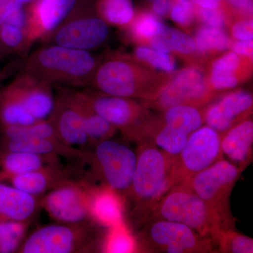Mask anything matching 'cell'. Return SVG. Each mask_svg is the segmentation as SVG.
<instances>
[{
  "label": "cell",
  "instance_id": "cell-9",
  "mask_svg": "<svg viewBox=\"0 0 253 253\" xmlns=\"http://www.w3.org/2000/svg\"><path fill=\"white\" fill-rule=\"evenodd\" d=\"M221 134L211 126H200L191 133L183 149L174 156L168 175V187L186 182L222 158Z\"/></svg>",
  "mask_w": 253,
  "mask_h": 253
},
{
  "label": "cell",
  "instance_id": "cell-15",
  "mask_svg": "<svg viewBox=\"0 0 253 253\" xmlns=\"http://www.w3.org/2000/svg\"><path fill=\"white\" fill-rule=\"evenodd\" d=\"M52 86L28 73H22L4 89L26 108L36 120L46 119L54 104Z\"/></svg>",
  "mask_w": 253,
  "mask_h": 253
},
{
  "label": "cell",
  "instance_id": "cell-26",
  "mask_svg": "<svg viewBox=\"0 0 253 253\" xmlns=\"http://www.w3.org/2000/svg\"><path fill=\"white\" fill-rule=\"evenodd\" d=\"M158 123L190 135L204 123L203 113L195 106L176 105L164 110L162 119Z\"/></svg>",
  "mask_w": 253,
  "mask_h": 253
},
{
  "label": "cell",
  "instance_id": "cell-17",
  "mask_svg": "<svg viewBox=\"0 0 253 253\" xmlns=\"http://www.w3.org/2000/svg\"><path fill=\"white\" fill-rule=\"evenodd\" d=\"M83 174L84 171L79 166H66L60 160L14 176L9 182L11 185L32 196L42 197L51 190Z\"/></svg>",
  "mask_w": 253,
  "mask_h": 253
},
{
  "label": "cell",
  "instance_id": "cell-37",
  "mask_svg": "<svg viewBox=\"0 0 253 253\" xmlns=\"http://www.w3.org/2000/svg\"><path fill=\"white\" fill-rule=\"evenodd\" d=\"M169 14L174 22L189 26L194 21L196 6L190 0H173Z\"/></svg>",
  "mask_w": 253,
  "mask_h": 253
},
{
  "label": "cell",
  "instance_id": "cell-39",
  "mask_svg": "<svg viewBox=\"0 0 253 253\" xmlns=\"http://www.w3.org/2000/svg\"><path fill=\"white\" fill-rule=\"evenodd\" d=\"M240 63L239 55L234 51L228 53L213 62L211 73L234 74L239 67Z\"/></svg>",
  "mask_w": 253,
  "mask_h": 253
},
{
  "label": "cell",
  "instance_id": "cell-28",
  "mask_svg": "<svg viewBox=\"0 0 253 253\" xmlns=\"http://www.w3.org/2000/svg\"><path fill=\"white\" fill-rule=\"evenodd\" d=\"M152 47L163 52L191 54L196 51L195 41L189 35L163 25L161 31L150 40Z\"/></svg>",
  "mask_w": 253,
  "mask_h": 253
},
{
  "label": "cell",
  "instance_id": "cell-24",
  "mask_svg": "<svg viewBox=\"0 0 253 253\" xmlns=\"http://www.w3.org/2000/svg\"><path fill=\"white\" fill-rule=\"evenodd\" d=\"M31 46L28 40L26 9L20 8L6 20L0 30L1 58L21 54Z\"/></svg>",
  "mask_w": 253,
  "mask_h": 253
},
{
  "label": "cell",
  "instance_id": "cell-35",
  "mask_svg": "<svg viewBox=\"0 0 253 253\" xmlns=\"http://www.w3.org/2000/svg\"><path fill=\"white\" fill-rule=\"evenodd\" d=\"M136 57L141 61H146L154 68L166 73H172L176 69L174 59L168 54L154 48L139 46L135 50Z\"/></svg>",
  "mask_w": 253,
  "mask_h": 253
},
{
  "label": "cell",
  "instance_id": "cell-46",
  "mask_svg": "<svg viewBox=\"0 0 253 253\" xmlns=\"http://www.w3.org/2000/svg\"><path fill=\"white\" fill-rule=\"evenodd\" d=\"M196 6L203 8H214L221 7V5L226 0H190Z\"/></svg>",
  "mask_w": 253,
  "mask_h": 253
},
{
  "label": "cell",
  "instance_id": "cell-5",
  "mask_svg": "<svg viewBox=\"0 0 253 253\" xmlns=\"http://www.w3.org/2000/svg\"><path fill=\"white\" fill-rule=\"evenodd\" d=\"M101 228L93 221L41 226L26 236L17 253L99 252L105 234Z\"/></svg>",
  "mask_w": 253,
  "mask_h": 253
},
{
  "label": "cell",
  "instance_id": "cell-44",
  "mask_svg": "<svg viewBox=\"0 0 253 253\" xmlns=\"http://www.w3.org/2000/svg\"><path fill=\"white\" fill-rule=\"evenodd\" d=\"M151 2L154 14L160 17H164L170 11L173 0H154Z\"/></svg>",
  "mask_w": 253,
  "mask_h": 253
},
{
  "label": "cell",
  "instance_id": "cell-1",
  "mask_svg": "<svg viewBox=\"0 0 253 253\" xmlns=\"http://www.w3.org/2000/svg\"><path fill=\"white\" fill-rule=\"evenodd\" d=\"M99 64L90 51L49 44L28 56L23 73L51 85L81 87L89 86Z\"/></svg>",
  "mask_w": 253,
  "mask_h": 253
},
{
  "label": "cell",
  "instance_id": "cell-12",
  "mask_svg": "<svg viewBox=\"0 0 253 253\" xmlns=\"http://www.w3.org/2000/svg\"><path fill=\"white\" fill-rule=\"evenodd\" d=\"M140 80V73L132 63L115 58L99 64L89 86L111 96L146 98Z\"/></svg>",
  "mask_w": 253,
  "mask_h": 253
},
{
  "label": "cell",
  "instance_id": "cell-4",
  "mask_svg": "<svg viewBox=\"0 0 253 253\" xmlns=\"http://www.w3.org/2000/svg\"><path fill=\"white\" fill-rule=\"evenodd\" d=\"M154 219L184 224L213 244L221 230L228 229L214 211L184 183L172 186L161 196L146 222Z\"/></svg>",
  "mask_w": 253,
  "mask_h": 253
},
{
  "label": "cell",
  "instance_id": "cell-42",
  "mask_svg": "<svg viewBox=\"0 0 253 253\" xmlns=\"http://www.w3.org/2000/svg\"><path fill=\"white\" fill-rule=\"evenodd\" d=\"M23 4L19 0H0V30L6 20ZM2 59L0 53V61Z\"/></svg>",
  "mask_w": 253,
  "mask_h": 253
},
{
  "label": "cell",
  "instance_id": "cell-32",
  "mask_svg": "<svg viewBox=\"0 0 253 253\" xmlns=\"http://www.w3.org/2000/svg\"><path fill=\"white\" fill-rule=\"evenodd\" d=\"M31 224L28 221H0V253H17Z\"/></svg>",
  "mask_w": 253,
  "mask_h": 253
},
{
  "label": "cell",
  "instance_id": "cell-18",
  "mask_svg": "<svg viewBox=\"0 0 253 253\" xmlns=\"http://www.w3.org/2000/svg\"><path fill=\"white\" fill-rule=\"evenodd\" d=\"M253 104L252 94L245 91H234L208 106L203 114L204 122L219 134H223L246 120L252 111Z\"/></svg>",
  "mask_w": 253,
  "mask_h": 253
},
{
  "label": "cell",
  "instance_id": "cell-40",
  "mask_svg": "<svg viewBox=\"0 0 253 253\" xmlns=\"http://www.w3.org/2000/svg\"><path fill=\"white\" fill-rule=\"evenodd\" d=\"M232 35L238 41H253V19L249 18V19L243 20L236 23L233 26Z\"/></svg>",
  "mask_w": 253,
  "mask_h": 253
},
{
  "label": "cell",
  "instance_id": "cell-10",
  "mask_svg": "<svg viewBox=\"0 0 253 253\" xmlns=\"http://www.w3.org/2000/svg\"><path fill=\"white\" fill-rule=\"evenodd\" d=\"M86 103L129 141L141 142L147 112L129 98L111 96L91 90H78Z\"/></svg>",
  "mask_w": 253,
  "mask_h": 253
},
{
  "label": "cell",
  "instance_id": "cell-36",
  "mask_svg": "<svg viewBox=\"0 0 253 253\" xmlns=\"http://www.w3.org/2000/svg\"><path fill=\"white\" fill-rule=\"evenodd\" d=\"M163 25L154 15L144 13L136 18L131 31L133 36L139 40H151L159 33Z\"/></svg>",
  "mask_w": 253,
  "mask_h": 253
},
{
  "label": "cell",
  "instance_id": "cell-30",
  "mask_svg": "<svg viewBox=\"0 0 253 253\" xmlns=\"http://www.w3.org/2000/svg\"><path fill=\"white\" fill-rule=\"evenodd\" d=\"M36 121L21 103L0 88V126H26Z\"/></svg>",
  "mask_w": 253,
  "mask_h": 253
},
{
  "label": "cell",
  "instance_id": "cell-27",
  "mask_svg": "<svg viewBox=\"0 0 253 253\" xmlns=\"http://www.w3.org/2000/svg\"><path fill=\"white\" fill-rule=\"evenodd\" d=\"M139 251L138 240L126 221L106 229L101 244V253H131Z\"/></svg>",
  "mask_w": 253,
  "mask_h": 253
},
{
  "label": "cell",
  "instance_id": "cell-8",
  "mask_svg": "<svg viewBox=\"0 0 253 253\" xmlns=\"http://www.w3.org/2000/svg\"><path fill=\"white\" fill-rule=\"evenodd\" d=\"M140 251L148 253H207L214 252L211 239L202 237L189 226L175 221H148L140 234Z\"/></svg>",
  "mask_w": 253,
  "mask_h": 253
},
{
  "label": "cell",
  "instance_id": "cell-33",
  "mask_svg": "<svg viewBox=\"0 0 253 253\" xmlns=\"http://www.w3.org/2000/svg\"><path fill=\"white\" fill-rule=\"evenodd\" d=\"M214 244L221 253H253L252 238L240 234L235 229L221 230L218 234Z\"/></svg>",
  "mask_w": 253,
  "mask_h": 253
},
{
  "label": "cell",
  "instance_id": "cell-38",
  "mask_svg": "<svg viewBox=\"0 0 253 253\" xmlns=\"http://www.w3.org/2000/svg\"><path fill=\"white\" fill-rule=\"evenodd\" d=\"M196 15L206 26L222 28L225 23V17L221 7L210 9L196 6Z\"/></svg>",
  "mask_w": 253,
  "mask_h": 253
},
{
  "label": "cell",
  "instance_id": "cell-25",
  "mask_svg": "<svg viewBox=\"0 0 253 253\" xmlns=\"http://www.w3.org/2000/svg\"><path fill=\"white\" fill-rule=\"evenodd\" d=\"M72 91L89 139V146L101 141L112 139L117 132V129L91 109L80 94L79 91L72 88Z\"/></svg>",
  "mask_w": 253,
  "mask_h": 253
},
{
  "label": "cell",
  "instance_id": "cell-48",
  "mask_svg": "<svg viewBox=\"0 0 253 253\" xmlns=\"http://www.w3.org/2000/svg\"><path fill=\"white\" fill-rule=\"evenodd\" d=\"M148 1H154V0H148Z\"/></svg>",
  "mask_w": 253,
  "mask_h": 253
},
{
  "label": "cell",
  "instance_id": "cell-29",
  "mask_svg": "<svg viewBox=\"0 0 253 253\" xmlns=\"http://www.w3.org/2000/svg\"><path fill=\"white\" fill-rule=\"evenodd\" d=\"M95 8L100 17L107 24L126 26L134 16L131 0H98Z\"/></svg>",
  "mask_w": 253,
  "mask_h": 253
},
{
  "label": "cell",
  "instance_id": "cell-43",
  "mask_svg": "<svg viewBox=\"0 0 253 253\" xmlns=\"http://www.w3.org/2000/svg\"><path fill=\"white\" fill-rule=\"evenodd\" d=\"M229 5L241 14L251 16L253 14V0H227Z\"/></svg>",
  "mask_w": 253,
  "mask_h": 253
},
{
  "label": "cell",
  "instance_id": "cell-11",
  "mask_svg": "<svg viewBox=\"0 0 253 253\" xmlns=\"http://www.w3.org/2000/svg\"><path fill=\"white\" fill-rule=\"evenodd\" d=\"M92 183L84 174L68 181L42 196V209L56 222L92 221L89 209V189Z\"/></svg>",
  "mask_w": 253,
  "mask_h": 253
},
{
  "label": "cell",
  "instance_id": "cell-47",
  "mask_svg": "<svg viewBox=\"0 0 253 253\" xmlns=\"http://www.w3.org/2000/svg\"><path fill=\"white\" fill-rule=\"evenodd\" d=\"M23 5L25 4H30V3L33 2L35 0H19Z\"/></svg>",
  "mask_w": 253,
  "mask_h": 253
},
{
  "label": "cell",
  "instance_id": "cell-2",
  "mask_svg": "<svg viewBox=\"0 0 253 253\" xmlns=\"http://www.w3.org/2000/svg\"><path fill=\"white\" fill-rule=\"evenodd\" d=\"M136 153L135 171L124 198L129 204L131 218L146 222L154 206L169 189L168 175L174 156L151 141L139 143Z\"/></svg>",
  "mask_w": 253,
  "mask_h": 253
},
{
  "label": "cell",
  "instance_id": "cell-21",
  "mask_svg": "<svg viewBox=\"0 0 253 253\" xmlns=\"http://www.w3.org/2000/svg\"><path fill=\"white\" fill-rule=\"evenodd\" d=\"M41 199L0 181V221L33 222L42 209Z\"/></svg>",
  "mask_w": 253,
  "mask_h": 253
},
{
  "label": "cell",
  "instance_id": "cell-34",
  "mask_svg": "<svg viewBox=\"0 0 253 253\" xmlns=\"http://www.w3.org/2000/svg\"><path fill=\"white\" fill-rule=\"evenodd\" d=\"M196 49L201 52L224 51L230 45L229 37L221 28L204 26L198 31L196 36Z\"/></svg>",
  "mask_w": 253,
  "mask_h": 253
},
{
  "label": "cell",
  "instance_id": "cell-3",
  "mask_svg": "<svg viewBox=\"0 0 253 253\" xmlns=\"http://www.w3.org/2000/svg\"><path fill=\"white\" fill-rule=\"evenodd\" d=\"M83 151L81 167L95 184L107 186L123 196L130 187L136 165V153L129 146L109 139Z\"/></svg>",
  "mask_w": 253,
  "mask_h": 253
},
{
  "label": "cell",
  "instance_id": "cell-22",
  "mask_svg": "<svg viewBox=\"0 0 253 253\" xmlns=\"http://www.w3.org/2000/svg\"><path fill=\"white\" fill-rule=\"evenodd\" d=\"M220 146L223 156L245 170L253 161V121L244 120L221 134Z\"/></svg>",
  "mask_w": 253,
  "mask_h": 253
},
{
  "label": "cell",
  "instance_id": "cell-14",
  "mask_svg": "<svg viewBox=\"0 0 253 253\" xmlns=\"http://www.w3.org/2000/svg\"><path fill=\"white\" fill-rule=\"evenodd\" d=\"M211 94L201 71L186 68L178 73L172 81L158 92L150 103L158 109L165 110L176 105L196 106L204 104Z\"/></svg>",
  "mask_w": 253,
  "mask_h": 253
},
{
  "label": "cell",
  "instance_id": "cell-19",
  "mask_svg": "<svg viewBox=\"0 0 253 253\" xmlns=\"http://www.w3.org/2000/svg\"><path fill=\"white\" fill-rule=\"evenodd\" d=\"M126 203L123 195L107 186L92 183L89 189L91 219L104 228L126 221Z\"/></svg>",
  "mask_w": 253,
  "mask_h": 253
},
{
  "label": "cell",
  "instance_id": "cell-45",
  "mask_svg": "<svg viewBox=\"0 0 253 253\" xmlns=\"http://www.w3.org/2000/svg\"><path fill=\"white\" fill-rule=\"evenodd\" d=\"M253 41H239L233 46L234 52L238 55L253 58Z\"/></svg>",
  "mask_w": 253,
  "mask_h": 253
},
{
  "label": "cell",
  "instance_id": "cell-13",
  "mask_svg": "<svg viewBox=\"0 0 253 253\" xmlns=\"http://www.w3.org/2000/svg\"><path fill=\"white\" fill-rule=\"evenodd\" d=\"M61 141L78 149L89 146L84 124L73 97L72 88L59 86L54 94V104L47 118Z\"/></svg>",
  "mask_w": 253,
  "mask_h": 253
},
{
  "label": "cell",
  "instance_id": "cell-41",
  "mask_svg": "<svg viewBox=\"0 0 253 253\" xmlns=\"http://www.w3.org/2000/svg\"><path fill=\"white\" fill-rule=\"evenodd\" d=\"M211 83L217 89H231L239 84V81L234 75H221L211 73Z\"/></svg>",
  "mask_w": 253,
  "mask_h": 253
},
{
  "label": "cell",
  "instance_id": "cell-31",
  "mask_svg": "<svg viewBox=\"0 0 253 253\" xmlns=\"http://www.w3.org/2000/svg\"><path fill=\"white\" fill-rule=\"evenodd\" d=\"M0 137L44 138L61 141L48 118L26 126H0Z\"/></svg>",
  "mask_w": 253,
  "mask_h": 253
},
{
  "label": "cell",
  "instance_id": "cell-16",
  "mask_svg": "<svg viewBox=\"0 0 253 253\" xmlns=\"http://www.w3.org/2000/svg\"><path fill=\"white\" fill-rule=\"evenodd\" d=\"M78 0H35L26 9L28 40L31 45L45 39L62 22Z\"/></svg>",
  "mask_w": 253,
  "mask_h": 253
},
{
  "label": "cell",
  "instance_id": "cell-6",
  "mask_svg": "<svg viewBox=\"0 0 253 253\" xmlns=\"http://www.w3.org/2000/svg\"><path fill=\"white\" fill-rule=\"evenodd\" d=\"M109 36V28L96 12L91 0H78L72 11L43 40L72 49L90 51L102 45Z\"/></svg>",
  "mask_w": 253,
  "mask_h": 253
},
{
  "label": "cell",
  "instance_id": "cell-7",
  "mask_svg": "<svg viewBox=\"0 0 253 253\" xmlns=\"http://www.w3.org/2000/svg\"><path fill=\"white\" fill-rule=\"evenodd\" d=\"M244 169L221 158L184 182L219 217L227 229H235L230 196Z\"/></svg>",
  "mask_w": 253,
  "mask_h": 253
},
{
  "label": "cell",
  "instance_id": "cell-23",
  "mask_svg": "<svg viewBox=\"0 0 253 253\" xmlns=\"http://www.w3.org/2000/svg\"><path fill=\"white\" fill-rule=\"evenodd\" d=\"M61 158L54 156L38 155L0 150V181H9L14 176L34 170L60 161Z\"/></svg>",
  "mask_w": 253,
  "mask_h": 253
},
{
  "label": "cell",
  "instance_id": "cell-20",
  "mask_svg": "<svg viewBox=\"0 0 253 253\" xmlns=\"http://www.w3.org/2000/svg\"><path fill=\"white\" fill-rule=\"evenodd\" d=\"M0 150L38 155L54 156L73 161L81 166L83 151L63 141L44 138L0 137Z\"/></svg>",
  "mask_w": 253,
  "mask_h": 253
}]
</instances>
